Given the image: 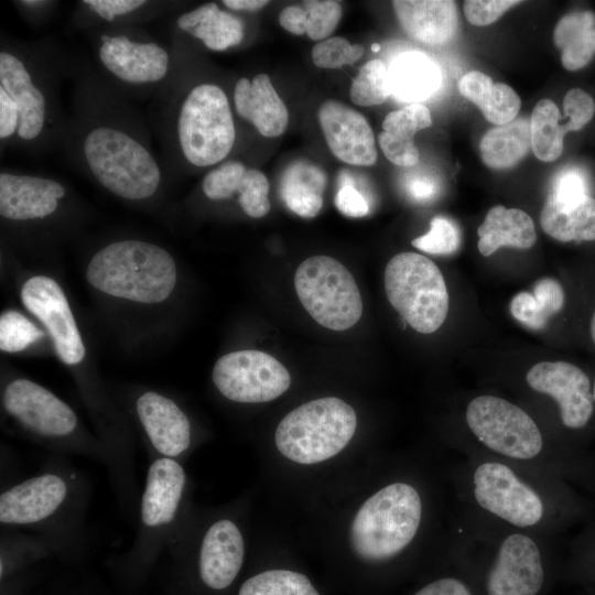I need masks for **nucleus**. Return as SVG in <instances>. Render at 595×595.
<instances>
[{
    "mask_svg": "<svg viewBox=\"0 0 595 595\" xmlns=\"http://www.w3.org/2000/svg\"><path fill=\"white\" fill-rule=\"evenodd\" d=\"M78 153L85 170L120 198L147 199L161 185L162 169L145 140L117 121L88 123L78 139Z\"/></svg>",
    "mask_w": 595,
    "mask_h": 595,
    "instance_id": "nucleus-1",
    "label": "nucleus"
},
{
    "mask_svg": "<svg viewBox=\"0 0 595 595\" xmlns=\"http://www.w3.org/2000/svg\"><path fill=\"white\" fill-rule=\"evenodd\" d=\"M86 278L97 290L140 303H160L176 283V267L163 248L142 240H120L100 249Z\"/></svg>",
    "mask_w": 595,
    "mask_h": 595,
    "instance_id": "nucleus-2",
    "label": "nucleus"
},
{
    "mask_svg": "<svg viewBox=\"0 0 595 595\" xmlns=\"http://www.w3.org/2000/svg\"><path fill=\"white\" fill-rule=\"evenodd\" d=\"M422 513L418 491L404 483L390 484L370 496L350 526V544L366 561L388 560L415 537Z\"/></svg>",
    "mask_w": 595,
    "mask_h": 595,
    "instance_id": "nucleus-3",
    "label": "nucleus"
},
{
    "mask_svg": "<svg viewBox=\"0 0 595 595\" xmlns=\"http://www.w3.org/2000/svg\"><path fill=\"white\" fill-rule=\"evenodd\" d=\"M357 428L351 405L336 397L309 401L289 412L275 430V445L288 459L316 464L337 455Z\"/></svg>",
    "mask_w": 595,
    "mask_h": 595,
    "instance_id": "nucleus-4",
    "label": "nucleus"
},
{
    "mask_svg": "<svg viewBox=\"0 0 595 595\" xmlns=\"http://www.w3.org/2000/svg\"><path fill=\"white\" fill-rule=\"evenodd\" d=\"M174 138L183 159L193 166L215 165L230 153L236 129L226 93L216 84L193 86L181 100Z\"/></svg>",
    "mask_w": 595,
    "mask_h": 595,
    "instance_id": "nucleus-5",
    "label": "nucleus"
},
{
    "mask_svg": "<svg viewBox=\"0 0 595 595\" xmlns=\"http://www.w3.org/2000/svg\"><path fill=\"white\" fill-rule=\"evenodd\" d=\"M385 291L392 307L421 334L437 331L445 322L450 298L440 268L416 252L393 256L385 269Z\"/></svg>",
    "mask_w": 595,
    "mask_h": 595,
    "instance_id": "nucleus-6",
    "label": "nucleus"
},
{
    "mask_svg": "<svg viewBox=\"0 0 595 595\" xmlns=\"http://www.w3.org/2000/svg\"><path fill=\"white\" fill-rule=\"evenodd\" d=\"M295 291L307 313L322 326L346 331L361 317L363 301L349 270L327 256H313L298 267Z\"/></svg>",
    "mask_w": 595,
    "mask_h": 595,
    "instance_id": "nucleus-7",
    "label": "nucleus"
},
{
    "mask_svg": "<svg viewBox=\"0 0 595 595\" xmlns=\"http://www.w3.org/2000/svg\"><path fill=\"white\" fill-rule=\"evenodd\" d=\"M466 422L482 443L508 457L529 459L542 450V435L532 418L502 398L476 397L467 405Z\"/></svg>",
    "mask_w": 595,
    "mask_h": 595,
    "instance_id": "nucleus-8",
    "label": "nucleus"
},
{
    "mask_svg": "<svg viewBox=\"0 0 595 595\" xmlns=\"http://www.w3.org/2000/svg\"><path fill=\"white\" fill-rule=\"evenodd\" d=\"M212 378L225 398L241 403L274 400L291 383L288 369L277 358L255 349L221 356L214 365Z\"/></svg>",
    "mask_w": 595,
    "mask_h": 595,
    "instance_id": "nucleus-9",
    "label": "nucleus"
},
{
    "mask_svg": "<svg viewBox=\"0 0 595 595\" xmlns=\"http://www.w3.org/2000/svg\"><path fill=\"white\" fill-rule=\"evenodd\" d=\"M186 487V474L177 459H153L147 473L139 508L138 550L148 551L161 547L172 533Z\"/></svg>",
    "mask_w": 595,
    "mask_h": 595,
    "instance_id": "nucleus-10",
    "label": "nucleus"
},
{
    "mask_svg": "<svg viewBox=\"0 0 595 595\" xmlns=\"http://www.w3.org/2000/svg\"><path fill=\"white\" fill-rule=\"evenodd\" d=\"M0 101L10 105L18 115L19 141L32 143L48 129L52 119L48 93L25 57L4 47L0 52Z\"/></svg>",
    "mask_w": 595,
    "mask_h": 595,
    "instance_id": "nucleus-11",
    "label": "nucleus"
},
{
    "mask_svg": "<svg viewBox=\"0 0 595 595\" xmlns=\"http://www.w3.org/2000/svg\"><path fill=\"white\" fill-rule=\"evenodd\" d=\"M74 484L66 475L45 472L18 483L0 495L2 526L37 528L58 519L71 506Z\"/></svg>",
    "mask_w": 595,
    "mask_h": 595,
    "instance_id": "nucleus-12",
    "label": "nucleus"
},
{
    "mask_svg": "<svg viewBox=\"0 0 595 595\" xmlns=\"http://www.w3.org/2000/svg\"><path fill=\"white\" fill-rule=\"evenodd\" d=\"M2 403L9 415L42 439L65 440L77 429V416L72 408L32 380L11 381L4 388Z\"/></svg>",
    "mask_w": 595,
    "mask_h": 595,
    "instance_id": "nucleus-13",
    "label": "nucleus"
},
{
    "mask_svg": "<svg viewBox=\"0 0 595 595\" xmlns=\"http://www.w3.org/2000/svg\"><path fill=\"white\" fill-rule=\"evenodd\" d=\"M474 495L482 508L517 527L533 526L543 515L539 495L500 463L478 466L474 474Z\"/></svg>",
    "mask_w": 595,
    "mask_h": 595,
    "instance_id": "nucleus-14",
    "label": "nucleus"
},
{
    "mask_svg": "<svg viewBox=\"0 0 595 595\" xmlns=\"http://www.w3.org/2000/svg\"><path fill=\"white\" fill-rule=\"evenodd\" d=\"M97 56L110 76L132 86L158 84L171 67V56L162 45L119 32L100 35Z\"/></svg>",
    "mask_w": 595,
    "mask_h": 595,
    "instance_id": "nucleus-15",
    "label": "nucleus"
},
{
    "mask_svg": "<svg viewBox=\"0 0 595 595\" xmlns=\"http://www.w3.org/2000/svg\"><path fill=\"white\" fill-rule=\"evenodd\" d=\"M21 301L48 331L60 359L66 365L80 363L85 346L60 284L45 275L32 277L21 288Z\"/></svg>",
    "mask_w": 595,
    "mask_h": 595,
    "instance_id": "nucleus-16",
    "label": "nucleus"
},
{
    "mask_svg": "<svg viewBox=\"0 0 595 595\" xmlns=\"http://www.w3.org/2000/svg\"><path fill=\"white\" fill-rule=\"evenodd\" d=\"M530 388L552 397L560 409L562 423L570 429L585 426L592 414L594 399L587 375L567 361H540L527 372Z\"/></svg>",
    "mask_w": 595,
    "mask_h": 595,
    "instance_id": "nucleus-17",
    "label": "nucleus"
},
{
    "mask_svg": "<svg viewBox=\"0 0 595 595\" xmlns=\"http://www.w3.org/2000/svg\"><path fill=\"white\" fill-rule=\"evenodd\" d=\"M318 121L331 152L338 160L361 166L376 163L375 136L360 112L338 100L328 99L320 107Z\"/></svg>",
    "mask_w": 595,
    "mask_h": 595,
    "instance_id": "nucleus-18",
    "label": "nucleus"
},
{
    "mask_svg": "<svg viewBox=\"0 0 595 595\" xmlns=\"http://www.w3.org/2000/svg\"><path fill=\"white\" fill-rule=\"evenodd\" d=\"M544 578L534 541L515 533L501 543L487 582L488 595H537Z\"/></svg>",
    "mask_w": 595,
    "mask_h": 595,
    "instance_id": "nucleus-19",
    "label": "nucleus"
},
{
    "mask_svg": "<svg viewBox=\"0 0 595 595\" xmlns=\"http://www.w3.org/2000/svg\"><path fill=\"white\" fill-rule=\"evenodd\" d=\"M66 195L65 186L57 180L19 174L0 173V215L4 219L24 221L48 217Z\"/></svg>",
    "mask_w": 595,
    "mask_h": 595,
    "instance_id": "nucleus-20",
    "label": "nucleus"
},
{
    "mask_svg": "<svg viewBox=\"0 0 595 595\" xmlns=\"http://www.w3.org/2000/svg\"><path fill=\"white\" fill-rule=\"evenodd\" d=\"M136 410L151 445L160 456L176 459L190 448V420L172 399L147 391L137 399Z\"/></svg>",
    "mask_w": 595,
    "mask_h": 595,
    "instance_id": "nucleus-21",
    "label": "nucleus"
},
{
    "mask_svg": "<svg viewBox=\"0 0 595 595\" xmlns=\"http://www.w3.org/2000/svg\"><path fill=\"white\" fill-rule=\"evenodd\" d=\"M244 555L245 543L239 528L229 519L217 520L207 529L201 543V580L212 589L228 587L241 569Z\"/></svg>",
    "mask_w": 595,
    "mask_h": 595,
    "instance_id": "nucleus-22",
    "label": "nucleus"
},
{
    "mask_svg": "<svg viewBox=\"0 0 595 595\" xmlns=\"http://www.w3.org/2000/svg\"><path fill=\"white\" fill-rule=\"evenodd\" d=\"M234 104L237 115L253 125L263 137L281 136L288 127V109L267 74H258L252 80L238 79Z\"/></svg>",
    "mask_w": 595,
    "mask_h": 595,
    "instance_id": "nucleus-23",
    "label": "nucleus"
},
{
    "mask_svg": "<svg viewBox=\"0 0 595 595\" xmlns=\"http://www.w3.org/2000/svg\"><path fill=\"white\" fill-rule=\"evenodd\" d=\"M392 7L403 31L413 40L442 45L456 34L458 14L454 1L396 0Z\"/></svg>",
    "mask_w": 595,
    "mask_h": 595,
    "instance_id": "nucleus-24",
    "label": "nucleus"
},
{
    "mask_svg": "<svg viewBox=\"0 0 595 595\" xmlns=\"http://www.w3.org/2000/svg\"><path fill=\"white\" fill-rule=\"evenodd\" d=\"M431 125V112L423 104H410L389 112L382 121V132L378 137L386 158L399 166L416 164L420 154L414 136Z\"/></svg>",
    "mask_w": 595,
    "mask_h": 595,
    "instance_id": "nucleus-25",
    "label": "nucleus"
},
{
    "mask_svg": "<svg viewBox=\"0 0 595 595\" xmlns=\"http://www.w3.org/2000/svg\"><path fill=\"white\" fill-rule=\"evenodd\" d=\"M388 77L391 95L409 105L429 99L442 85L440 66L419 51L397 55L388 67Z\"/></svg>",
    "mask_w": 595,
    "mask_h": 595,
    "instance_id": "nucleus-26",
    "label": "nucleus"
},
{
    "mask_svg": "<svg viewBox=\"0 0 595 595\" xmlns=\"http://www.w3.org/2000/svg\"><path fill=\"white\" fill-rule=\"evenodd\" d=\"M478 250L488 257L501 247L529 249L537 241L532 218L522 209L491 207L477 229Z\"/></svg>",
    "mask_w": 595,
    "mask_h": 595,
    "instance_id": "nucleus-27",
    "label": "nucleus"
},
{
    "mask_svg": "<svg viewBox=\"0 0 595 595\" xmlns=\"http://www.w3.org/2000/svg\"><path fill=\"white\" fill-rule=\"evenodd\" d=\"M176 25L213 51H225L236 46L245 35L242 21L237 15L220 10L213 2L181 14Z\"/></svg>",
    "mask_w": 595,
    "mask_h": 595,
    "instance_id": "nucleus-28",
    "label": "nucleus"
},
{
    "mask_svg": "<svg viewBox=\"0 0 595 595\" xmlns=\"http://www.w3.org/2000/svg\"><path fill=\"white\" fill-rule=\"evenodd\" d=\"M458 91L479 108L487 121L496 126L515 120L520 110V97L510 86L494 83L488 75L478 71L462 76Z\"/></svg>",
    "mask_w": 595,
    "mask_h": 595,
    "instance_id": "nucleus-29",
    "label": "nucleus"
},
{
    "mask_svg": "<svg viewBox=\"0 0 595 595\" xmlns=\"http://www.w3.org/2000/svg\"><path fill=\"white\" fill-rule=\"evenodd\" d=\"M324 171L307 161H296L283 172L279 194L289 209L303 218L315 217L323 206Z\"/></svg>",
    "mask_w": 595,
    "mask_h": 595,
    "instance_id": "nucleus-30",
    "label": "nucleus"
},
{
    "mask_svg": "<svg viewBox=\"0 0 595 595\" xmlns=\"http://www.w3.org/2000/svg\"><path fill=\"white\" fill-rule=\"evenodd\" d=\"M553 43L565 69L586 66L595 55V13L574 11L563 15L554 28Z\"/></svg>",
    "mask_w": 595,
    "mask_h": 595,
    "instance_id": "nucleus-31",
    "label": "nucleus"
},
{
    "mask_svg": "<svg viewBox=\"0 0 595 595\" xmlns=\"http://www.w3.org/2000/svg\"><path fill=\"white\" fill-rule=\"evenodd\" d=\"M531 149L530 119H515L488 130L479 143L482 161L502 170L519 163Z\"/></svg>",
    "mask_w": 595,
    "mask_h": 595,
    "instance_id": "nucleus-32",
    "label": "nucleus"
},
{
    "mask_svg": "<svg viewBox=\"0 0 595 595\" xmlns=\"http://www.w3.org/2000/svg\"><path fill=\"white\" fill-rule=\"evenodd\" d=\"M540 224L547 235L559 241L595 240V198L589 195L564 207L545 201Z\"/></svg>",
    "mask_w": 595,
    "mask_h": 595,
    "instance_id": "nucleus-33",
    "label": "nucleus"
},
{
    "mask_svg": "<svg viewBox=\"0 0 595 595\" xmlns=\"http://www.w3.org/2000/svg\"><path fill=\"white\" fill-rule=\"evenodd\" d=\"M565 302L562 285L552 278L538 280L532 292L521 291L510 301L511 315L531 329H542L559 313Z\"/></svg>",
    "mask_w": 595,
    "mask_h": 595,
    "instance_id": "nucleus-34",
    "label": "nucleus"
},
{
    "mask_svg": "<svg viewBox=\"0 0 595 595\" xmlns=\"http://www.w3.org/2000/svg\"><path fill=\"white\" fill-rule=\"evenodd\" d=\"M561 113L551 99H541L534 106L530 118L531 149L533 154L543 162L555 161L563 152V125H560Z\"/></svg>",
    "mask_w": 595,
    "mask_h": 595,
    "instance_id": "nucleus-35",
    "label": "nucleus"
},
{
    "mask_svg": "<svg viewBox=\"0 0 595 595\" xmlns=\"http://www.w3.org/2000/svg\"><path fill=\"white\" fill-rule=\"evenodd\" d=\"M238 595H320L310 580L298 572L271 570L248 578Z\"/></svg>",
    "mask_w": 595,
    "mask_h": 595,
    "instance_id": "nucleus-36",
    "label": "nucleus"
},
{
    "mask_svg": "<svg viewBox=\"0 0 595 595\" xmlns=\"http://www.w3.org/2000/svg\"><path fill=\"white\" fill-rule=\"evenodd\" d=\"M390 95L388 68L381 60L367 62L359 69L349 89L351 101L363 107L382 104Z\"/></svg>",
    "mask_w": 595,
    "mask_h": 595,
    "instance_id": "nucleus-37",
    "label": "nucleus"
},
{
    "mask_svg": "<svg viewBox=\"0 0 595 595\" xmlns=\"http://www.w3.org/2000/svg\"><path fill=\"white\" fill-rule=\"evenodd\" d=\"M44 333L17 311H6L0 316V349L18 353L43 337Z\"/></svg>",
    "mask_w": 595,
    "mask_h": 595,
    "instance_id": "nucleus-38",
    "label": "nucleus"
},
{
    "mask_svg": "<svg viewBox=\"0 0 595 595\" xmlns=\"http://www.w3.org/2000/svg\"><path fill=\"white\" fill-rule=\"evenodd\" d=\"M461 242L457 226L448 218L435 216L430 223V230L412 240V246L431 255L447 256L454 253Z\"/></svg>",
    "mask_w": 595,
    "mask_h": 595,
    "instance_id": "nucleus-39",
    "label": "nucleus"
},
{
    "mask_svg": "<svg viewBox=\"0 0 595 595\" xmlns=\"http://www.w3.org/2000/svg\"><path fill=\"white\" fill-rule=\"evenodd\" d=\"M247 172L244 163L229 161L209 171L203 178L202 188L205 196L213 201L230 198Z\"/></svg>",
    "mask_w": 595,
    "mask_h": 595,
    "instance_id": "nucleus-40",
    "label": "nucleus"
},
{
    "mask_svg": "<svg viewBox=\"0 0 595 595\" xmlns=\"http://www.w3.org/2000/svg\"><path fill=\"white\" fill-rule=\"evenodd\" d=\"M237 194L239 204L248 216L261 218L269 213V182L261 171L247 169Z\"/></svg>",
    "mask_w": 595,
    "mask_h": 595,
    "instance_id": "nucleus-41",
    "label": "nucleus"
},
{
    "mask_svg": "<svg viewBox=\"0 0 595 595\" xmlns=\"http://www.w3.org/2000/svg\"><path fill=\"white\" fill-rule=\"evenodd\" d=\"M361 44L351 45L345 37L334 36L318 42L312 48V60L320 68H339L354 64L364 54Z\"/></svg>",
    "mask_w": 595,
    "mask_h": 595,
    "instance_id": "nucleus-42",
    "label": "nucleus"
},
{
    "mask_svg": "<svg viewBox=\"0 0 595 595\" xmlns=\"http://www.w3.org/2000/svg\"><path fill=\"white\" fill-rule=\"evenodd\" d=\"M304 9L307 14L306 34L314 41L326 40L342 18V6L334 0L305 1Z\"/></svg>",
    "mask_w": 595,
    "mask_h": 595,
    "instance_id": "nucleus-43",
    "label": "nucleus"
},
{
    "mask_svg": "<svg viewBox=\"0 0 595 595\" xmlns=\"http://www.w3.org/2000/svg\"><path fill=\"white\" fill-rule=\"evenodd\" d=\"M587 196L589 194L586 176L581 170L569 167L555 175L547 201L564 207L577 204Z\"/></svg>",
    "mask_w": 595,
    "mask_h": 595,
    "instance_id": "nucleus-44",
    "label": "nucleus"
},
{
    "mask_svg": "<svg viewBox=\"0 0 595 595\" xmlns=\"http://www.w3.org/2000/svg\"><path fill=\"white\" fill-rule=\"evenodd\" d=\"M563 109L564 116L567 118L563 125L565 132L578 131L594 117L595 102L585 90L572 88L564 96Z\"/></svg>",
    "mask_w": 595,
    "mask_h": 595,
    "instance_id": "nucleus-45",
    "label": "nucleus"
},
{
    "mask_svg": "<svg viewBox=\"0 0 595 595\" xmlns=\"http://www.w3.org/2000/svg\"><path fill=\"white\" fill-rule=\"evenodd\" d=\"M520 3L518 0H467L464 14L476 26H485L497 21L505 11Z\"/></svg>",
    "mask_w": 595,
    "mask_h": 595,
    "instance_id": "nucleus-46",
    "label": "nucleus"
},
{
    "mask_svg": "<svg viewBox=\"0 0 595 595\" xmlns=\"http://www.w3.org/2000/svg\"><path fill=\"white\" fill-rule=\"evenodd\" d=\"M340 187L335 196L337 209L347 217H363L369 212V206L365 196L355 188L350 181V175L342 174Z\"/></svg>",
    "mask_w": 595,
    "mask_h": 595,
    "instance_id": "nucleus-47",
    "label": "nucleus"
},
{
    "mask_svg": "<svg viewBox=\"0 0 595 595\" xmlns=\"http://www.w3.org/2000/svg\"><path fill=\"white\" fill-rule=\"evenodd\" d=\"M82 3L108 22L133 13L148 4L144 0H84Z\"/></svg>",
    "mask_w": 595,
    "mask_h": 595,
    "instance_id": "nucleus-48",
    "label": "nucleus"
},
{
    "mask_svg": "<svg viewBox=\"0 0 595 595\" xmlns=\"http://www.w3.org/2000/svg\"><path fill=\"white\" fill-rule=\"evenodd\" d=\"M306 11L299 6H288L279 15L281 26L295 35H302L306 32Z\"/></svg>",
    "mask_w": 595,
    "mask_h": 595,
    "instance_id": "nucleus-49",
    "label": "nucleus"
},
{
    "mask_svg": "<svg viewBox=\"0 0 595 595\" xmlns=\"http://www.w3.org/2000/svg\"><path fill=\"white\" fill-rule=\"evenodd\" d=\"M415 595H470V593L461 581L442 578L430 583Z\"/></svg>",
    "mask_w": 595,
    "mask_h": 595,
    "instance_id": "nucleus-50",
    "label": "nucleus"
},
{
    "mask_svg": "<svg viewBox=\"0 0 595 595\" xmlns=\"http://www.w3.org/2000/svg\"><path fill=\"white\" fill-rule=\"evenodd\" d=\"M437 182L426 175H418L410 178L408 192L410 196L419 202H426L437 193Z\"/></svg>",
    "mask_w": 595,
    "mask_h": 595,
    "instance_id": "nucleus-51",
    "label": "nucleus"
},
{
    "mask_svg": "<svg viewBox=\"0 0 595 595\" xmlns=\"http://www.w3.org/2000/svg\"><path fill=\"white\" fill-rule=\"evenodd\" d=\"M267 0H224L223 4L234 11H256L266 7Z\"/></svg>",
    "mask_w": 595,
    "mask_h": 595,
    "instance_id": "nucleus-52",
    "label": "nucleus"
},
{
    "mask_svg": "<svg viewBox=\"0 0 595 595\" xmlns=\"http://www.w3.org/2000/svg\"><path fill=\"white\" fill-rule=\"evenodd\" d=\"M589 331H591L592 340H593V343L595 345V311H594L593 316L591 318Z\"/></svg>",
    "mask_w": 595,
    "mask_h": 595,
    "instance_id": "nucleus-53",
    "label": "nucleus"
},
{
    "mask_svg": "<svg viewBox=\"0 0 595 595\" xmlns=\"http://www.w3.org/2000/svg\"><path fill=\"white\" fill-rule=\"evenodd\" d=\"M371 48H372L374 52H378L379 51V45L378 44H372Z\"/></svg>",
    "mask_w": 595,
    "mask_h": 595,
    "instance_id": "nucleus-54",
    "label": "nucleus"
},
{
    "mask_svg": "<svg viewBox=\"0 0 595 595\" xmlns=\"http://www.w3.org/2000/svg\"><path fill=\"white\" fill-rule=\"evenodd\" d=\"M592 393H593V399H594V402H595V380H594Z\"/></svg>",
    "mask_w": 595,
    "mask_h": 595,
    "instance_id": "nucleus-55",
    "label": "nucleus"
}]
</instances>
